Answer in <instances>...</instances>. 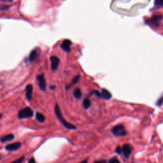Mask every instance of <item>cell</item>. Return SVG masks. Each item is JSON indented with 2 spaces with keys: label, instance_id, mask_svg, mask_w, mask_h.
<instances>
[{
  "label": "cell",
  "instance_id": "6",
  "mask_svg": "<svg viewBox=\"0 0 163 163\" xmlns=\"http://www.w3.org/2000/svg\"><path fill=\"white\" fill-rule=\"evenodd\" d=\"M36 79L38 82V86L40 89L43 91H45L46 89V82L45 79L44 75L42 74L40 75H38L36 77Z\"/></svg>",
  "mask_w": 163,
  "mask_h": 163
},
{
  "label": "cell",
  "instance_id": "27",
  "mask_svg": "<svg viewBox=\"0 0 163 163\" xmlns=\"http://www.w3.org/2000/svg\"><path fill=\"white\" fill-rule=\"evenodd\" d=\"M3 117V113H0V119H1Z\"/></svg>",
  "mask_w": 163,
  "mask_h": 163
},
{
  "label": "cell",
  "instance_id": "19",
  "mask_svg": "<svg viewBox=\"0 0 163 163\" xmlns=\"http://www.w3.org/2000/svg\"><path fill=\"white\" fill-rule=\"evenodd\" d=\"M24 159H25V156H22L21 157H20V158H19L15 160V161H13L10 163H22L23 161H24Z\"/></svg>",
  "mask_w": 163,
  "mask_h": 163
},
{
  "label": "cell",
  "instance_id": "1",
  "mask_svg": "<svg viewBox=\"0 0 163 163\" xmlns=\"http://www.w3.org/2000/svg\"><path fill=\"white\" fill-rule=\"evenodd\" d=\"M54 113L58 120L61 123L63 124V126L65 128H66V129H69V130H73V129H76L77 128L76 126H74L73 124L69 123V122L66 121L65 118L63 117L59 104L57 103L55 104V106H54Z\"/></svg>",
  "mask_w": 163,
  "mask_h": 163
},
{
  "label": "cell",
  "instance_id": "22",
  "mask_svg": "<svg viewBox=\"0 0 163 163\" xmlns=\"http://www.w3.org/2000/svg\"><path fill=\"white\" fill-rule=\"evenodd\" d=\"M115 152L118 154H121L122 153V147L120 146H118L117 148H116L115 149Z\"/></svg>",
  "mask_w": 163,
  "mask_h": 163
},
{
  "label": "cell",
  "instance_id": "18",
  "mask_svg": "<svg viewBox=\"0 0 163 163\" xmlns=\"http://www.w3.org/2000/svg\"><path fill=\"white\" fill-rule=\"evenodd\" d=\"M154 6L156 8H161L163 7V0H155Z\"/></svg>",
  "mask_w": 163,
  "mask_h": 163
},
{
  "label": "cell",
  "instance_id": "26",
  "mask_svg": "<svg viewBox=\"0 0 163 163\" xmlns=\"http://www.w3.org/2000/svg\"><path fill=\"white\" fill-rule=\"evenodd\" d=\"M50 89H51V90H54L55 89V86H51Z\"/></svg>",
  "mask_w": 163,
  "mask_h": 163
},
{
  "label": "cell",
  "instance_id": "25",
  "mask_svg": "<svg viewBox=\"0 0 163 163\" xmlns=\"http://www.w3.org/2000/svg\"><path fill=\"white\" fill-rule=\"evenodd\" d=\"M80 163H87V159L84 160V161H82V162H80Z\"/></svg>",
  "mask_w": 163,
  "mask_h": 163
},
{
  "label": "cell",
  "instance_id": "7",
  "mask_svg": "<svg viewBox=\"0 0 163 163\" xmlns=\"http://www.w3.org/2000/svg\"><path fill=\"white\" fill-rule=\"evenodd\" d=\"M26 91V97L27 100L31 101L33 98V87L31 84H28L26 86L25 88Z\"/></svg>",
  "mask_w": 163,
  "mask_h": 163
},
{
  "label": "cell",
  "instance_id": "28",
  "mask_svg": "<svg viewBox=\"0 0 163 163\" xmlns=\"http://www.w3.org/2000/svg\"><path fill=\"white\" fill-rule=\"evenodd\" d=\"M1 158H2V156H1V154H0V159H1Z\"/></svg>",
  "mask_w": 163,
  "mask_h": 163
},
{
  "label": "cell",
  "instance_id": "14",
  "mask_svg": "<svg viewBox=\"0 0 163 163\" xmlns=\"http://www.w3.org/2000/svg\"><path fill=\"white\" fill-rule=\"evenodd\" d=\"M35 118H36V120L38 122H41V123H43V122H44L45 121V119H46L44 115H43V113L39 112H37L36 113Z\"/></svg>",
  "mask_w": 163,
  "mask_h": 163
},
{
  "label": "cell",
  "instance_id": "20",
  "mask_svg": "<svg viewBox=\"0 0 163 163\" xmlns=\"http://www.w3.org/2000/svg\"><path fill=\"white\" fill-rule=\"evenodd\" d=\"M108 163H121V162L117 158L114 157V158H112L109 160Z\"/></svg>",
  "mask_w": 163,
  "mask_h": 163
},
{
  "label": "cell",
  "instance_id": "21",
  "mask_svg": "<svg viewBox=\"0 0 163 163\" xmlns=\"http://www.w3.org/2000/svg\"><path fill=\"white\" fill-rule=\"evenodd\" d=\"M162 104H163V95L161 97H160L158 99V100L156 103L157 106H161Z\"/></svg>",
  "mask_w": 163,
  "mask_h": 163
},
{
  "label": "cell",
  "instance_id": "13",
  "mask_svg": "<svg viewBox=\"0 0 163 163\" xmlns=\"http://www.w3.org/2000/svg\"><path fill=\"white\" fill-rule=\"evenodd\" d=\"M80 78V75H77V76L75 77L72 79L71 82L69 83V84H68V85L66 87V89L67 90H68L69 89H70L71 87H72L74 85H75V84H76L78 82V81H79Z\"/></svg>",
  "mask_w": 163,
  "mask_h": 163
},
{
  "label": "cell",
  "instance_id": "12",
  "mask_svg": "<svg viewBox=\"0 0 163 163\" xmlns=\"http://www.w3.org/2000/svg\"><path fill=\"white\" fill-rule=\"evenodd\" d=\"M101 97L103 98V99L106 100H110L112 98V94L108 90L103 89H102L101 92Z\"/></svg>",
  "mask_w": 163,
  "mask_h": 163
},
{
  "label": "cell",
  "instance_id": "5",
  "mask_svg": "<svg viewBox=\"0 0 163 163\" xmlns=\"http://www.w3.org/2000/svg\"><path fill=\"white\" fill-rule=\"evenodd\" d=\"M122 151L125 158H129V156L133 151V147L129 144H124L122 147Z\"/></svg>",
  "mask_w": 163,
  "mask_h": 163
},
{
  "label": "cell",
  "instance_id": "3",
  "mask_svg": "<svg viewBox=\"0 0 163 163\" xmlns=\"http://www.w3.org/2000/svg\"><path fill=\"white\" fill-rule=\"evenodd\" d=\"M111 132L115 136H124L127 135V131L122 124H117L113 126L112 128Z\"/></svg>",
  "mask_w": 163,
  "mask_h": 163
},
{
  "label": "cell",
  "instance_id": "16",
  "mask_svg": "<svg viewBox=\"0 0 163 163\" xmlns=\"http://www.w3.org/2000/svg\"><path fill=\"white\" fill-rule=\"evenodd\" d=\"M73 96L75 98L80 99L82 97V91L79 88L75 89L73 92Z\"/></svg>",
  "mask_w": 163,
  "mask_h": 163
},
{
  "label": "cell",
  "instance_id": "11",
  "mask_svg": "<svg viewBox=\"0 0 163 163\" xmlns=\"http://www.w3.org/2000/svg\"><path fill=\"white\" fill-rule=\"evenodd\" d=\"M71 45V42L69 40H65L61 43V47L62 48L63 50L65 51L66 52H70V46Z\"/></svg>",
  "mask_w": 163,
  "mask_h": 163
},
{
  "label": "cell",
  "instance_id": "8",
  "mask_svg": "<svg viewBox=\"0 0 163 163\" xmlns=\"http://www.w3.org/2000/svg\"><path fill=\"white\" fill-rule=\"evenodd\" d=\"M162 19L163 16L162 15H155L151 17V19H150V22L151 24L155 26V27H158Z\"/></svg>",
  "mask_w": 163,
  "mask_h": 163
},
{
  "label": "cell",
  "instance_id": "10",
  "mask_svg": "<svg viewBox=\"0 0 163 163\" xmlns=\"http://www.w3.org/2000/svg\"><path fill=\"white\" fill-rule=\"evenodd\" d=\"M14 138H15V135L12 133H9L0 138V142L2 143H5L11 141L13 140Z\"/></svg>",
  "mask_w": 163,
  "mask_h": 163
},
{
  "label": "cell",
  "instance_id": "17",
  "mask_svg": "<svg viewBox=\"0 0 163 163\" xmlns=\"http://www.w3.org/2000/svg\"><path fill=\"white\" fill-rule=\"evenodd\" d=\"M91 101H90L88 98L84 99V100L83 101V106L84 108L86 110L89 108V107L91 106Z\"/></svg>",
  "mask_w": 163,
  "mask_h": 163
},
{
  "label": "cell",
  "instance_id": "9",
  "mask_svg": "<svg viewBox=\"0 0 163 163\" xmlns=\"http://www.w3.org/2000/svg\"><path fill=\"white\" fill-rule=\"evenodd\" d=\"M51 69L52 71H56L59 65V59L56 56H52L51 57Z\"/></svg>",
  "mask_w": 163,
  "mask_h": 163
},
{
  "label": "cell",
  "instance_id": "2",
  "mask_svg": "<svg viewBox=\"0 0 163 163\" xmlns=\"http://www.w3.org/2000/svg\"><path fill=\"white\" fill-rule=\"evenodd\" d=\"M34 112L30 107H26L20 110L17 113V117L19 119H24L31 118L33 116Z\"/></svg>",
  "mask_w": 163,
  "mask_h": 163
},
{
  "label": "cell",
  "instance_id": "4",
  "mask_svg": "<svg viewBox=\"0 0 163 163\" xmlns=\"http://www.w3.org/2000/svg\"><path fill=\"white\" fill-rule=\"evenodd\" d=\"M22 147V143L20 141H17L12 143H9L6 145L5 147V149L8 151V152H13L19 150Z\"/></svg>",
  "mask_w": 163,
  "mask_h": 163
},
{
  "label": "cell",
  "instance_id": "23",
  "mask_svg": "<svg viewBox=\"0 0 163 163\" xmlns=\"http://www.w3.org/2000/svg\"><path fill=\"white\" fill-rule=\"evenodd\" d=\"M28 163H36V160L34 158H31L30 160H29Z\"/></svg>",
  "mask_w": 163,
  "mask_h": 163
},
{
  "label": "cell",
  "instance_id": "24",
  "mask_svg": "<svg viewBox=\"0 0 163 163\" xmlns=\"http://www.w3.org/2000/svg\"><path fill=\"white\" fill-rule=\"evenodd\" d=\"M94 163H106L105 160H98V161H96Z\"/></svg>",
  "mask_w": 163,
  "mask_h": 163
},
{
  "label": "cell",
  "instance_id": "15",
  "mask_svg": "<svg viewBox=\"0 0 163 163\" xmlns=\"http://www.w3.org/2000/svg\"><path fill=\"white\" fill-rule=\"evenodd\" d=\"M38 56V52L36 50H33L31 52V53L29 56V60L30 61H33L36 59Z\"/></svg>",
  "mask_w": 163,
  "mask_h": 163
}]
</instances>
